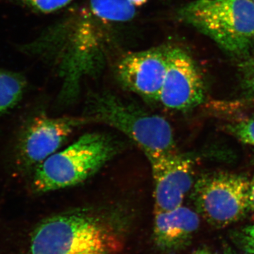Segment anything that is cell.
Returning <instances> with one entry per match:
<instances>
[{
	"label": "cell",
	"mask_w": 254,
	"mask_h": 254,
	"mask_svg": "<svg viewBox=\"0 0 254 254\" xmlns=\"http://www.w3.org/2000/svg\"><path fill=\"white\" fill-rule=\"evenodd\" d=\"M204 84L195 62L179 47L167 48V70L158 101L169 110L185 111L204 100Z\"/></svg>",
	"instance_id": "52a82bcc"
},
{
	"label": "cell",
	"mask_w": 254,
	"mask_h": 254,
	"mask_svg": "<svg viewBox=\"0 0 254 254\" xmlns=\"http://www.w3.org/2000/svg\"><path fill=\"white\" fill-rule=\"evenodd\" d=\"M250 181L237 174L218 172L200 177L192 198L197 211L208 223L226 227L243 218L250 207Z\"/></svg>",
	"instance_id": "5b68a950"
},
{
	"label": "cell",
	"mask_w": 254,
	"mask_h": 254,
	"mask_svg": "<svg viewBox=\"0 0 254 254\" xmlns=\"http://www.w3.org/2000/svg\"><path fill=\"white\" fill-rule=\"evenodd\" d=\"M210 254L209 253V252L207 250H198L195 251L194 252H193V254Z\"/></svg>",
	"instance_id": "d6986e66"
},
{
	"label": "cell",
	"mask_w": 254,
	"mask_h": 254,
	"mask_svg": "<svg viewBox=\"0 0 254 254\" xmlns=\"http://www.w3.org/2000/svg\"><path fill=\"white\" fill-rule=\"evenodd\" d=\"M114 216L83 207L48 217L32 232L28 254H119L123 241Z\"/></svg>",
	"instance_id": "6da1fadb"
},
{
	"label": "cell",
	"mask_w": 254,
	"mask_h": 254,
	"mask_svg": "<svg viewBox=\"0 0 254 254\" xmlns=\"http://www.w3.org/2000/svg\"><path fill=\"white\" fill-rule=\"evenodd\" d=\"M167 70V48L128 53L119 62L120 83L145 99L158 101Z\"/></svg>",
	"instance_id": "9c48e42d"
},
{
	"label": "cell",
	"mask_w": 254,
	"mask_h": 254,
	"mask_svg": "<svg viewBox=\"0 0 254 254\" xmlns=\"http://www.w3.org/2000/svg\"><path fill=\"white\" fill-rule=\"evenodd\" d=\"M238 242L241 247L247 254H254V241L245 235L238 237Z\"/></svg>",
	"instance_id": "9a60e30c"
},
{
	"label": "cell",
	"mask_w": 254,
	"mask_h": 254,
	"mask_svg": "<svg viewBox=\"0 0 254 254\" xmlns=\"http://www.w3.org/2000/svg\"><path fill=\"white\" fill-rule=\"evenodd\" d=\"M89 124L84 117L50 118L38 115L23 127L18 138L16 163L21 172L36 169L56 153L76 128Z\"/></svg>",
	"instance_id": "8992f818"
},
{
	"label": "cell",
	"mask_w": 254,
	"mask_h": 254,
	"mask_svg": "<svg viewBox=\"0 0 254 254\" xmlns=\"http://www.w3.org/2000/svg\"><path fill=\"white\" fill-rule=\"evenodd\" d=\"M179 16L232 56L245 58L254 48L252 0H194L181 8Z\"/></svg>",
	"instance_id": "3957f363"
},
{
	"label": "cell",
	"mask_w": 254,
	"mask_h": 254,
	"mask_svg": "<svg viewBox=\"0 0 254 254\" xmlns=\"http://www.w3.org/2000/svg\"><path fill=\"white\" fill-rule=\"evenodd\" d=\"M23 7L41 14L55 12L71 4L74 0H11Z\"/></svg>",
	"instance_id": "7c38bea8"
},
{
	"label": "cell",
	"mask_w": 254,
	"mask_h": 254,
	"mask_svg": "<svg viewBox=\"0 0 254 254\" xmlns=\"http://www.w3.org/2000/svg\"><path fill=\"white\" fill-rule=\"evenodd\" d=\"M243 234L250 237L252 240L254 241V225L245 227V228L244 229Z\"/></svg>",
	"instance_id": "e0dca14e"
},
{
	"label": "cell",
	"mask_w": 254,
	"mask_h": 254,
	"mask_svg": "<svg viewBox=\"0 0 254 254\" xmlns=\"http://www.w3.org/2000/svg\"><path fill=\"white\" fill-rule=\"evenodd\" d=\"M249 200L250 209L254 210V178L250 182V190H249Z\"/></svg>",
	"instance_id": "2e32d148"
},
{
	"label": "cell",
	"mask_w": 254,
	"mask_h": 254,
	"mask_svg": "<svg viewBox=\"0 0 254 254\" xmlns=\"http://www.w3.org/2000/svg\"><path fill=\"white\" fill-rule=\"evenodd\" d=\"M151 168L154 212H167L182 206L193 183V160L175 151L145 155Z\"/></svg>",
	"instance_id": "ba28073f"
},
{
	"label": "cell",
	"mask_w": 254,
	"mask_h": 254,
	"mask_svg": "<svg viewBox=\"0 0 254 254\" xmlns=\"http://www.w3.org/2000/svg\"><path fill=\"white\" fill-rule=\"evenodd\" d=\"M26 88L22 75L0 69V118L17 105Z\"/></svg>",
	"instance_id": "8fae6325"
},
{
	"label": "cell",
	"mask_w": 254,
	"mask_h": 254,
	"mask_svg": "<svg viewBox=\"0 0 254 254\" xmlns=\"http://www.w3.org/2000/svg\"></svg>",
	"instance_id": "44dd1931"
},
{
	"label": "cell",
	"mask_w": 254,
	"mask_h": 254,
	"mask_svg": "<svg viewBox=\"0 0 254 254\" xmlns=\"http://www.w3.org/2000/svg\"><path fill=\"white\" fill-rule=\"evenodd\" d=\"M231 130L241 141L254 145V119L237 123L231 127Z\"/></svg>",
	"instance_id": "4fadbf2b"
},
{
	"label": "cell",
	"mask_w": 254,
	"mask_h": 254,
	"mask_svg": "<svg viewBox=\"0 0 254 254\" xmlns=\"http://www.w3.org/2000/svg\"><path fill=\"white\" fill-rule=\"evenodd\" d=\"M240 69L245 88L254 95V54L244 58L240 64Z\"/></svg>",
	"instance_id": "5bb4252c"
},
{
	"label": "cell",
	"mask_w": 254,
	"mask_h": 254,
	"mask_svg": "<svg viewBox=\"0 0 254 254\" xmlns=\"http://www.w3.org/2000/svg\"><path fill=\"white\" fill-rule=\"evenodd\" d=\"M134 6H140L147 2L148 0H128Z\"/></svg>",
	"instance_id": "ac0fdd59"
},
{
	"label": "cell",
	"mask_w": 254,
	"mask_h": 254,
	"mask_svg": "<svg viewBox=\"0 0 254 254\" xmlns=\"http://www.w3.org/2000/svg\"><path fill=\"white\" fill-rule=\"evenodd\" d=\"M123 148V143L108 133H86L35 169L32 189L43 193L83 183Z\"/></svg>",
	"instance_id": "7a4b0ae2"
},
{
	"label": "cell",
	"mask_w": 254,
	"mask_h": 254,
	"mask_svg": "<svg viewBox=\"0 0 254 254\" xmlns=\"http://www.w3.org/2000/svg\"><path fill=\"white\" fill-rule=\"evenodd\" d=\"M252 1L254 3V0H252Z\"/></svg>",
	"instance_id": "ffe728a7"
},
{
	"label": "cell",
	"mask_w": 254,
	"mask_h": 254,
	"mask_svg": "<svg viewBox=\"0 0 254 254\" xmlns=\"http://www.w3.org/2000/svg\"><path fill=\"white\" fill-rule=\"evenodd\" d=\"M154 214L153 240L159 250L165 253H174L186 247L199 227L198 214L182 205Z\"/></svg>",
	"instance_id": "30bf717a"
},
{
	"label": "cell",
	"mask_w": 254,
	"mask_h": 254,
	"mask_svg": "<svg viewBox=\"0 0 254 254\" xmlns=\"http://www.w3.org/2000/svg\"><path fill=\"white\" fill-rule=\"evenodd\" d=\"M83 117L89 123L103 124L118 130L145 155L175 151L173 128L165 118L108 92L88 95Z\"/></svg>",
	"instance_id": "277c9868"
}]
</instances>
